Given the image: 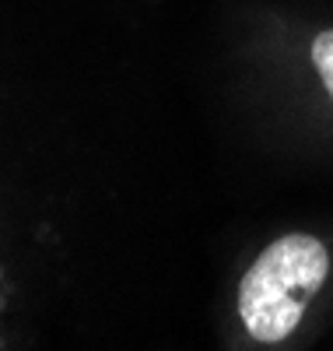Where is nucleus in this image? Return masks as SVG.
<instances>
[{"label": "nucleus", "mask_w": 333, "mask_h": 351, "mask_svg": "<svg viewBox=\"0 0 333 351\" xmlns=\"http://www.w3.org/2000/svg\"><path fill=\"white\" fill-rule=\"evenodd\" d=\"M330 274V253L316 236L291 232L270 243L238 288V316L260 344H281L306 316Z\"/></svg>", "instance_id": "f257e3e1"}, {"label": "nucleus", "mask_w": 333, "mask_h": 351, "mask_svg": "<svg viewBox=\"0 0 333 351\" xmlns=\"http://www.w3.org/2000/svg\"><path fill=\"white\" fill-rule=\"evenodd\" d=\"M312 64L319 71L323 88H326L330 99H333V28H330V32H319L312 39Z\"/></svg>", "instance_id": "f03ea898"}]
</instances>
